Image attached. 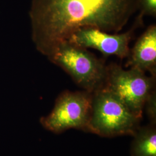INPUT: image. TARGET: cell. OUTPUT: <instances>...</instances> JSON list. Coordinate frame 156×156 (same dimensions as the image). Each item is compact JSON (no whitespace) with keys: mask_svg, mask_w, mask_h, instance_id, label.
I'll return each mask as SVG.
<instances>
[{"mask_svg":"<svg viewBox=\"0 0 156 156\" xmlns=\"http://www.w3.org/2000/svg\"><path fill=\"white\" fill-rule=\"evenodd\" d=\"M137 0H33L30 12L36 49L49 57L78 29L120 32L137 9Z\"/></svg>","mask_w":156,"mask_h":156,"instance_id":"6da1fadb","label":"cell"},{"mask_svg":"<svg viewBox=\"0 0 156 156\" xmlns=\"http://www.w3.org/2000/svg\"><path fill=\"white\" fill-rule=\"evenodd\" d=\"M140 120L105 85L92 93L87 132L109 138L133 136L140 127Z\"/></svg>","mask_w":156,"mask_h":156,"instance_id":"7a4b0ae2","label":"cell"},{"mask_svg":"<svg viewBox=\"0 0 156 156\" xmlns=\"http://www.w3.org/2000/svg\"><path fill=\"white\" fill-rule=\"evenodd\" d=\"M48 58L84 91L93 93L105 83L107 67L104 62L68 40L60 42Z\"/></svg>","mask_w":156,"mask_h":156,"instance_id":"3957f363","label":"cell"},{"mask_svg":"<svg viewBox=\"0 0 156 156\" xmlns=\"http://www.w3.org/2000/svg\"><path fill=\"white\" fill-rule=\"evenodd\" d=\"M155 78L137 68L125 70L116 64H111L107 67L104 85L135 116L142 119L145 102L154 90Z\"/></svg>","mask_w":156,"mask_h":156,"instance_id":"277c9868","label":"cell"},{"mask_svg":"<svg viewBox=\"0 0 156 156\" xmlns=\"http://www.w3.org/2000/svg\"><path fill=\"white\" fill-rule=\"evenodd\" d=\"M92 93L64 91L58 96L50 114L40 119L44 128L55 134L69 129L87 131L91 113Z\"/></svg>","mask_w":156,"mask_h":156,"instance_id":"5b68a950","label":"cell"},{"mask_svg":"<svg viewBox=\"0 0 156 156\" xmlns=\"http://www.w3.org/2000/svg\"><path fill=\"white\" fill-rule=\"evenodd\" d=\"M132 35V30L111 34L94 27H83L75 31L68 40L84 49L98 50L104 56H116L123 59L129 55L128 45Z\"/></svg>","mask_w":156,"mask_h":156,"instance_id":"8992f818","label":"cell"},{"mask_svg":"<svg viewBox=\"0 0 156 156\" xmlns=\"http://www.w3.org/2000/svg\"><path fill=\"white\" fill-rule=\"evenodd\" d=\"M128 66L144 73L149 71L152 76L156 77V25L149 27L138 39L132 50Z\"/></svg>","mask_w":156,"mask_h":156,"instance_id":"52a82bcc","label":"cell"},{"mask_svg":"<svg viewBox=\"0 0 156 156\" xmlns=\"http://www.w3.org/2000/svg\"><path fill=\"white\" fill-rule=\"evenodd\" d=\"M156 124L140 127L134 134L131 156H156Z\"/></svg>","mask_w":156,"mask_h":156,"instance_id":"ba28073f","label":"cell"},{"mask_svg":"<svg viewBox=\"0 0 156 156\" xmlns=\"http://www.w3.org/2000/svg\"><path fill=\"white\" fill-rule=\"evenodd\" d=\"M137 9H140L139 22L144 16H151L156 17V0H137Z\"/></svg>","mask_w":156,"mask_h":156,"instance_id":"9c48e42d","label":"cell"},{"mask_svg":"<svg viewBox=\"0 0 156 156\" xmlns=\"http://www.w3.org/2000/svg\"><path fill=\"white\" fill-rule=\"evenodd\" d=\"M144 108L151 124H156V92L153 90L146 101Z\"/></svg>","mask_w":156,"mask_h":156,"instance_id":"30bf717a","label":"cell"}]
</instances>
